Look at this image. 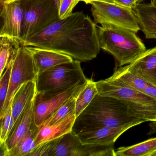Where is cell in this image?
Here are the masks:
<instances>
[{
  "label": "cell",
  "instance_id": "4fadbf2b",
  "mask_svg": "<svg viewBox=\"0 0 156 156\" xmlns=\"http://www.w3.org/2000/svg\"><path fill=\"white\" fill-rule=\"evenodd\" d=\"M127 66L131 73L156 86V47L146 50Z\"/></svg>",
  "mask_w": 156,
  "mask_h": 156
},
{
  "label": "cell",
  "instance_id": "f546056e",
  "mask_svg": "<svg viewBox=\"0 0 156 156\" xmlns=\"http://www.w3.org/2000/svg\"><path fill=\"white\" fill-rule=\"evenodd\" d=\"M93 1H102L114 3V0H83V2H84L86 4H90Z\"/></svg>",
  "mask_w": 156,
  "mask_h": 156
},
{
  "label": "cell",
  "instance_id": "9a60e30c",
  "mask_svg": "<svg viewBox=\"0 0 156 156\" xmlns=\"http://www.w3.org/2000/svg\"><path fill=\"white\" fill-rule=\"evenodd\" d=\"M33 104L34 100H33L17 118L9 132L5 142L8 152L19 142L21 139L28 132L32 126L35 123L33 112Z\"/></svg>",
  "mask_w": 156,
  "mask_h": 156
},
{
  "label": "cell",
  "instance_id": "6da1fadb",
  "mask_svg": "<svg viewBox=\"0 0 156 156\" xmlns=\"http://www.w3.org/2000/svg\"><path fill=\"white\" fill-rule=\"evenodd\" d=\"M22 44L56 51L81 62L94 59L101 50L98 26L83 12L58 20Z\"/></svg>",
  "mask_w": 156,
  "mask_h": 156
},
{
  "label": "cell",
  "instance_id": "4dcf8cb0",
  "mask_svg": "<svg viewBox=\"0 0 156 156\" xmlns=\"http://www.w3.org/2000/svg\"><path fill=\"white\" fill-rule=\"evenodd\" d=\"M150 3L156 7V0H151Z\"/></svg>",
  "mask_w": 156,
  "mask_h": 156
},
{
  "label": "cell",
  "instance_id": "277c9868",
  "mask_svg": "<svg viewBox=\"0 0 156 156\" xmlns=\"http://www.w3.org/2000/svg\"><path fill=\"white\" fill-rule=\"evenodd\" d=\"M96 84L99 94L121 100L145 122H156V98L128 86L112 76L96 82Z\"/></svg>",
  "mask_w": 156,
  "mask_h": 156
},
{
  "label": "cell",
  "instance_id": "52a82bcc",
  "mask_svg": "<svg viewBox=\"0 0 156 156\" xmlns=\"http://www.w3.org/2000/svg\"><path fill=\"white\" fill-rule=\"evenodd\" d=\"M90 4L96 24L115 26L136 34L140 30L138 20L133 9L105 2L93 1Z\"/></svg>",
  "mask_w": 156,
  "mask_h": 156
},
{
  "label": "cell",
  "instance_id": "1f68e13d",
  "mask_svg": "<svg viewBox=\"0 0 156 156\" xmlns=\"http://www.w3.org/2000/svg\"><path fill=\"white\" fill-rule=\"evenodd\" d=\"M11 1H20V0H0L1 3H2V2H5Z\"/></svg>",
  "mask_w": 156,
  "mask_h": 156
},
{
  "label": "cell",
  "instance_id": "f1b7e54d",
  "mask_svg": "<svg viewBox=\"0 0 156 156\" xmlns=\"http://www.w3.org/2000/svg\"><path fill=\"white\" fill-rule=\"evenodd\" d=\"M114 2L118 5L133 9L137 5L136 0H114Z\"/></svg>",
  "mask_w": 156,
  "mask_h": 156
},
{
  "label": "cell",
  "instance_id": "7a4b0ae2",
  "mask_svg": "<svg viewBox=\"0 0 156 156\" xmlns=\"http://www.w3.org/2000/svg\"><path fill=\"white\" fill-rule=\"evenodd\" d=\"M144 122L121 100L98 94L88 106L76 117L72 132L77 135L82 131L96 128L134 127Z\"/></svg>",
  "mask_w": 156,
  "mask_h": 156
},
{
  "label": "cell",
  "instance_id": "5bb4252c",
  "mask_svg": "<svg viewBox=\"0 0 156 156\" xmlns=\"http://www.w3.org/2000/svg\"><path fill=\"white\" fill-rule=\"evenodd\" d=\"M28 47L32 55L37 75L51 67L74 60L71 56L56 51L33 46Z\"/></svg>",
  "mask_w": 156,
  "mask_h": 156
},
{
  "label": "cell",
  "instance_id": "e0dca14e",
  "mask_svg": "<svg viewBox=\"0 0 156 156\" xmlns=\"http://www.w3.org/2000/svg\"><path fill=\"white\" fill-rule=\"evenodd\" d=\"M133 10L146 39L156 40V7L151 3H140Z\"/></svg>",
  "mask_w": 156,
  "mask_h": 156
},
{
  "label": "cell",
  "instance_id": "ba28073f",
  "mask_svg": "<svg viewBox=\"0 0 156 156\" xmlns=\"http://www.w3.org/2000/svg\"><path fill=\"white\" fill-rule=\"evenodd\" d=\"M12 60L9 87L3 109L0 112V117L11 106L12 98L17 90L29 81H36L37 77L32 55L28 46L21 44L12 56Z\"/></svg>",
  "mask_w": 156,
  "mask_h": 156
},
{
  "label": "cell",
  "instance_id": "9c48e42d",
  "mask_svg": "<svg viewBox=\"0 0 156 156\" xmlns=\"http://www.w3.org/2000/svg\"><path fill=\"white\" fill-rule=\"evenodd\" d=\"M87 82L81 83L59 93H36L33 104L34 120L36 125L40 126L60 107L71 98L76 97L84 87Z\"/></svg>",
  "mask_w": 156,
  "mask_h": 156
},
{
  "label": "cell",
  "instance_id": "836d02e7",
  "mask_svg": "<svg viewBox=\"0 0 156 156\" xmlns=\"http://www.w3.org/2000/svg\"><path fill=\"white\" fill-rule=\"evenodd\" d=\"M154 123H155V126H156V122H153Z\"/></svg>",
  "mask_w": 156,
  "mask_h": 156
},
{
  "label": "cell",
  "instance_id": "484cf974",
  "mask_svg": "<svg viewBox=\"0 0 156 156\" xmlns=\"http://www.w3.org/2000/svg\"><path fill=\"white\" fill-rule=\"evenodd\" d=\"M59 138L41 143L36 146L28 156H52Z\"/></svg>",
  "mask_w": 156,
  "mask_h": 156
},
{
  "label": "cell",
  "instance_id": "d6986e66",
  "mask_svg": "<svg viewBox=\"0 0 156 156\" xmlns=\"http://www.w3.org/2000/svg\"><path fill=\"white\" fill-rule=\"evenodd\" d=\"M116 156H156V137L115 151Z\"/></svg>",
  "mask_w": 156,
  "mask_h": 156
},
{
  "label": "cell",
  "instance_id": "d6a6232c",
  "mask_svg": "<svg viewBox=\"0 0 156 156\" xmlns=\"http://www.w3.org/2000/svg\"><path fill=\"white\" fill-rule=\"evenodd\" d=\"M144 1V0H136V2L137 4H138L143 2Z\"/></svg>",
  "mask_w": 156,
  "mask_h": 156
},
{
  "label": "cell",
  "instance_id": "603a6c76",
  "mask_svg": "<svg viewBox=\"0 0 156 156\" xmlns=\"http://www.w3.org/2000/svg\"><path fill=\"white\" fill-rule=\"evenodd\" d=\"M98 94L96 82L87 79L86 84L76 98L75 114L76 117L88 106Z\"/></svg>",
  "mask_w": 156,
  "mask_h": 156
},
{
  "label": "cell",
  "instance_id": "8992f818",
  "mask_svg": "<svg viewBox=\"0 0 156 156\" xmlns=\"http://www.w3.org/2000/svg\"><path fill=\"white\" fill-rule=\"evenodd\" d=\"M80 63L73 60L51 67L38 74L36 80L37 93H59L86 82L87 79Z\"/></svg>",
  "mask_w": 156,
  "mask_h": 156
},
{
  "label": "cell",
  "instance_id": "ac0fdd59",
  "mask_svg": "<svg viewBox=\"0 0 156 156\" xmlns=\"http://www.w3.org/2000/svg\"><path fill=\"white\" fill-rule=\"evenodd\" d=\"M36 93L35 81L25 83L17 90L12 98L11 105L14 122L27 105L34 100Z\"/></svg>",
  "mask_w": 156,
  "mask_h": 156
},
{
  "label": "cell",
  "instance_id": "e575fe53",
  "mask_svg": "<svg viewBox=\"0 0 156 156\" xmlns=\"http://www.w3.org/2000/svg\"><path fill=\"white\" fill-rule=\"evenodd\" d=\"M151 1V0H150V1Z\"/></svg>",
  "mask_w": 156,
  "mask_h": 156
},
{
  "label": "cell",
  "instance_id": "44dd1931",
  "mask_svg": "<svg viewBox=\"0 0 156 156\" xmlns=\"http://www.w3.org/2000/svg\"><path fill=\"white\" fill-rule=\"evenodd\" d=\"M112 77L118 79L128 86L145 94L151 83L129 71L127 66L116 69Z\"/></svg>",
  "mask_w": 156,
  "mask_h": 156
},
{
  "label": "cell",
  "instance_id": "7402d4cb",
  "mask_svg": "<svg viewBox=\"0 0 156 156\" xmlns=\"http://www.w3.org/2000/svg\"><path fill=\"white\" fill-rule=\"evenodd\" d=\"M0 76L7 67L18 48L20 46V41L17 39L8 36H0Z\"/></svg>",
  "mask_w": 156,
  "mask_h": 156
},
{
  "label": "cell",
  "instance_id": "ffe728a7",
  "mask_svg": "<svg viewBox=\"0 0 156 156\" xmlns=\"http://www.w3.org/2000/svg\"><path fill=\"white\" fill-rule=\"evenodd\" d=\"M38 131L39 127L34 123L19 142L8 151L7 156H28L36 147L35 140Z\"/></svg>",
  "mask_w": 156,
  "mask_h": 156
},
{
  "label": "cell",
  "instance_id": "3957f363",
  "mask_svg": "<svg viewBox=\"0 0 156 156\" xmlns=\"http://www.w3.org/2000/svg\"><path fill=\"white\" fill-rule=\"evenodd\" d=\"M98 30L100 48L112 55L119 66L131 63L147 50L132 31L111 25L98 26Z\"/></svg>",
  "mask_w": 156,
  "mask_h": 156
},
{
  "label": "cell",
  "instance_id": "2e32d148",
  "mask_svg": "<svg viewBox=\"0 0 156 156\" xmlns=\"http://www.w3.org/2000/svg\"><path fill=\"white\" fill-rule=\"evenodd\" d=\"M76 118L75 114L72 113L56 124L39 127V131L35 140L36 147L43 142L59 138L72 131Z\"/></svg>",
  "mask_w": 156,
  "mask_h": 156
},
{
  "label": "cell",
  "instance_id": "7c38bea8",
  "mask_svg": "<svg viewBox=\"0 0 156 156\" xmlns=\"http://www.w3.org/2000/svg\"><path fill=\"white\" fill-rule=\"evenodd\" d=\"M127 126L119 127L96 128L82 131L76 136L83 144L107 145L115 144L116 140L125 131L132 127Z\"/></svg>",
  "mask_w": 156,
  "mask_h": 156
},
{
  "label": "cell",
  "instance_id": "30bf717a",
  "mask_svg": "<svg viewBox=\"0 0 156 156\" xmlns=\"http://www.w3.org/2000/svg\"><path fill=\"white\" fill-rule=\"evenodd\" d=\"M53 156H116L114 144H83L72 131L59 138Z\"/></svg>",
  "mask_w": 156,
  "mask_h": 156
},
{
  "label": "cell",
  "instance_id": "d4e9b609",
  "mask_svg": "<svg viewBox=\"0 0 156 156\" xmlns=\"http://www.w3.org/2000/svg\"><path fill=\"white\" fill-rule=\"evenodd\" d=\"M12 57L2 75L0 76V112L3 109L8 95L12 70Z\"/></svg>",
  "mask_w": 156,
  "mask_h": 156
},
{
  "label": "cell",
  "instance_id": "cb8c5ba5",
  "mask_svg": "<svg viewBox=\"0 0 156 156\" xmlns=\"http://www.w3.org/2000/svg\"><path fill=\"white\" fill-rule=\"evenodd\" d=\"M76 98H71L55 111L41 126L52 125L62 120L75 111ZM40 127V126H39Z\"/></svg>",
  "mask_w": 156,
  "mask_h": 156
},
{
  "label": "cell",
  "instance_id": "83f0119b",
  "mask_svg": "<svg viewBox=\"0 0 156 156\" xmlns=\"http://www.w3.org/2000/svg\"><path fill=\"white\" fill-rule=\"evenodd\" d=\"M83 0H58V13L60 20L66 19L72 14L74 8Z\"/></svg>",
  "mask_w": 156,
  "mask_h": 156
},
{
  "label": "cell",
  "instance_id": "5b68a950",
  "mask_svg": "<svg viewBox=\"0 0 156 156\" xmlns=\"http://www.w3.org/2000/svg\"><path fill=\"white\" fill-rule=\"evenodd\" d=\"M24 11L21 43L60 20L58 0H21Z\"/></svg>",
  "mask_w": 156,
  "mask_h": 156
},
{
  "label": "cell",
  "instance_id": "8fae6325",
  "mask_svg": "<svg viewBox=\"0 0 156 156\" xmlns=\"http://www.w3.org/2000/svg\"><path fill=\"white\" fill-rule=\"evenodd\" d=\"M3 20L0 36H8L20 41L24 11L21 0L1 3ZM21 42V41H20Z\"/></svg>",
  "mask_w": 156,
  "mask_h": 156
},
{
  "label": "cell",
  "instance_id": "4316f807",
  "mask_svg": "<svg viewBox=\"0 0 156 156\" xmlns=\"http://www.w3.org/2000/svg\"><path fill=\"white\" fill-rule=\"evenodd\" d=\"M1 118V135L0 143L5 142L8 134L14 123V119L12 116L11 106L9 108L7 112Z\"/></svg>",
  "mask_w": 156,
  "mask_h": 156
}]
</instances>
